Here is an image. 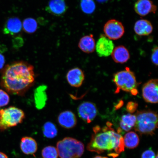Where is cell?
Instances as JSON below:
<instances>
[{
  "label": "cell",
  "mask_w": 158,
  "mask_h": 158,
  "mask_svg": "<svg viewBox=\"0 0 158 158\" xmlns=\"http://www.w3.org/2000/svg\"><path fill=\"white\" fill-rule=\"evenodd\" d=\"M34 67L24 62L7 65L2 71L1 85L10 94L23 96L34 85Z\"/></svg>",
  "instance_id": "obj_1"
},
{
  "label": "cell",
  "mask_w": 158,
  "mask_h": 158,
  "mask_svg": "<svg viewBox=\"0 0 158 158\" xmlns=\"http://www.w3.org/2000/svg\"><path fill=\"white\" fill-rule=\"evenodd\" d=\"M94 131L87 147L88 151L98 154L107 152H109L108 155L113 157L124 151L123 138L114 131L110 123L102 128L96 126Z\"/></svg>",
  "instance_id": "obj_2"
},
{
  "label": "cell",
  "mask_w": 158,
  "mask_h": 158,
  "mask_svg": "<svg viewBox=\"0 0 158 158\" xmlns=\"http://www.w3.org/2000/svg\"><path fill=\"white\" fill-rule=\"evenodd\" d=\"M136 122L134 129L140 134L152 135L157 128L156 112L150 110L138 111L135 114Z\"/></svg>",
  "instance_id": "obj_3"
},
{
  "label": "cell",
  "mask_w": 158,
  "mask_h": 158,
  "mask_svg": "<svg viewBox=\"0 0 158 158\" xmlns=\"http://www.w3.org/2000/svg\"><path fill=\"white\" fill-rule=\"evenodd\" d=\"M56 149L60 158H79L84 151L83 143L71 137H66L57 143Z\"/></svg>",
  "instance_id": "obj_4"
},
{
  "label": "cell",
  "mask_w": 158,
  "mask_h": 158,
  "mask_svg": "<svg viewBox=\"0 0 158 158\" xmlns=\"http://www.w3.org/2000/svg\"><path fill=\"white\" fill-rule=\"evenodd\" d=\"M113 81L116 86V93L120 90L130 92L133 95L138 94V84L134 73L129 68L114 74Z\"/></svg>",
  "instance_id": "obj_5"
},
{
  "label": "cell",
  "mask_w": 158,
  "mask_h": 158,
  "mask_svg": "<svg viewBox=\"0 0 158 158\" xmlns=\"http://www.w3.org/2000/svg\"><path fill=\"white\" fill-rule=\"evenodd\" d=\"M25 117L24 112L15 106L0 110V131L17 126L23 122Z\"/></svg>",
  "instance_id": "obj_6"
},
{
  "label": "cell",
  "mask_w": 158,
  "mask_h": 158,
  "mask_svg": "<svg viewBox=\"0 0 158 158\" xmlns=\"http://www.w3.org/2000/svg\"><path fill=\"white\" fill-rule=\"evenodd\" d=\"M105 35L111 40H116L123 36L125 31L124 26L120 22L112 19L107 22L104 27Z\"/></svg>",
  "instance_id": "obj_7"
},
{
  "label": "cell",
  "mask_w": 158,
  "mask_h": 158,
  "mask_svg": "<svg viewBox=\"0 0 158 158\" xmlns=\"http://www.w3.org/2000/svg\"><path fill=\"white\" fill-rule=\"evenodd\" d=\"M158 84L157 79H152L143 85L142 95L146 102L156 104L158 102Z\"/></svg>",
  "instance_id": "obj_8"
},
{
  "label": "cell",
  "mask_w": 158,
  "mask_h": 158,
  "mask_svg": "<svg viewBox=\"0 0 158 158\" xmlns=\"http://www.w3.org/2000/svg\"><path fill=\"white\" fill-rule=\"evenodd\" d=\"M97 113V109L95 105L91 102H83L78 108L79 117L87 123H90L94 119Z\"/></svg>",
  "instance_id": "obj_9"
},
{
  "label": "cell",
  "mask_w": 158,
  "mask_h": 158,
  "mask_svg": "<svg viewBox=\"0 0 158 158\" xmlns=\"http://www.w3.org/2000/svg\"><path fill=\"white\" fill-rule=\"evenodd\" d=\"M114 48L113 41L104 35H100L96 44L95 49L100 57H106L110 56Z\"/></svg>",
  "instance_id": "obj_10"
},
{
  "label": "cell",
  "mask_w": 158,
  "mask_h": 158,
  "mask_svg": "<svg viewBox=\"0 0 158 158\" xmlns=\"http://www.w3.org/2000/svg\"><path fill=\"white\" fill-rule=\"evenodd\" d=\"M134 9L138 15L144 17L152 13H155L157 7L151 0H138Z\"/></svg>",
  "instance_id": "obj_11"
},
{
  "label": "cell",
  "mask_w": 158,
  "mask_h": 158,
  "mask_svg": "<svg viewBox=\"0 0 158 158\" xmlns=\"http://www.w3.org/2000/svg\"><path fill=\"white\" fill-rule=\"evenodd\" d=\"M67 9L64 0H50L45 8L47 12L57 16L64 15Z\"/></svg>",
  "instance_id": "obj_12"
},
{
  "label": "cell",
  "mask_w": 158,
  "mask_h": 158,
  "mask_svg": "<svg viewBox=\"0 0 158 158\" xmlns=\"http://www.w3.org/2000/svg\"><path fill=\"white\" fill-rule=\"evenodd\" d=\"M85 75L83 71L76 68L71 69L67 73L66 79L68 83L74 87H80L84 82Z\"/></svg>",
  "instance_id": "obj_13"
},
{
  "label": "cell",
  "mask_w": 158,
  "mask_h": 158,
  "mask_svg": "<svg viewBox=\"0 0 158 158\" xmlns=\"http://www.w3.org/2000/svg\"><path fill=\"white\" fill-rule=\"evenodd\" d=\"M58 121L60 125L66 129H71L76 125L77 119L76 115L70 110H66L59 114Z\"/></svg>",
  "instance_id": "obj_14"
},
{
  "label": "cell",
  "mask_w": 158,
  "mask_h": 158,
  "mask_svg": "<svg viewBox=\"0 0 158 158\" xmlns=\"http://www.w3.org/2000/svg\"><path fill=\"white\" fill-rule=\"evenodd\" d=\"M23 25L20 20L16 17L11 18L7 20L3 28L5 35H14L20 32Z\"/></svg>",
  "instance_id": "obj_15"
},
{
  "label": "cell",
  "mask_w": 158,
  "mask_h": 158,
  "mask_svg": "<svg viewBox=\"0 0 158 158\" xmlns=\"http://www.w3.org/2000/svg\"><path fill=\"white\" fill-rule=\"evenodd\" d=\"M134 31L136 34L140 36H145L152 32L153 27L151 23L147 20L139 19L135 23Z\"/></svg>",
  "instance_id": "obj_16"
},
{
  "label": "cell",
  "mask_w": 158,
  "mask_h": 158,
  "mask_svg": "<svg viewBox=\"0 0 158 158\" xmlns=\"http://www.w3.org/2000/svg\"><path fill=\"white\" fill-rule=\"evenodd\" d=\"M22 151L26 155H33L37 149V144L35 140L29 137L22 138L20 143Z\"/></svg>",
  "instance_id": "obj_17"
},
{
  "label": "cell",
  "mask_w": 158,
  "mask_h": 158,
  "mask_svg": "<svg viewBox=\"0 0 158 158\" xmlns=\"http://www.w3.org/2000/svg\"><path fill=\"white\" fill-rule=\"evenodd\" d=\"M111 55L114 62L120 64L127 62L130 57L129 51L123 45H120L114 48Z\"/></svg>",
  "instance_id": "obj_18"
},
{
  "label": "cell",
  "mask_w": 158,
  "mask_h": 158,
  "mask_svg": "<svg viewBox=\"0 0 158 158\" xmlns=\"http://www.w3.org/2000/svg\"><path fill=\"white\" fill-rule=\"evenodd\" d=\"M78 47L85 53L94 52L95 50L96 43L93 35H90L83 37L79 41Z\"/></svg>",
  "instance_id": "obj_19"
},
{
  "label": "cell",
  "mask_w": 158,
  "mask_h": 158,
  "mask_svg": "<svg viewBox=\"0 0 158 158\" xmlns=\"http://www.w3.org/2000/svg\"><path fill=\"white\" fill-rule=\"evenodd\" d=\"M47 87L40 86L35 90L34 98L35 106L39 110L44 107L47 100V95L45 92Z\"/></svg>",
  "instance_id": "obj_20"
},
{
  "label": "cell",
  "mask_w": 158,
  "mask_h": 158,
  "mask_svg": "<svg viewBox=\"0 0 158 158\" xmlns=\"http://www.w3.org/2000/svg\"><path fill=\"white\" fill-rule=\"evenodd\" d=\"M136 122L135 115L127 114L122 116L120 122V131H121V129H122L124 131H129L134 127Z\"/></svg>",
  "instance_id": "obj_21"
},
{
  "label": "cell",
  "mask_w": 158,
  "mask_h": 158,
  "mask_svg": "<svg viewBox=\"0 0 158 158\" xmlns=\"http://www.w3.org/2000/svg\"><path fill=\"white\" fill-rule=\"evenodd\" d=\"M124 145L129 149H134L139 143V139L135 132L130 131L126 134L123 138Z\"/></svg>",
  "instance_id": "obj_22"
},
{
  "label": "cell",
  "mask_w": 158,
  "mask_h": 158,
  "mask_svg": "<svg viewBox=\"0 0 158 158\" xmlns=\"http://www.w3.org/2000/svg\"><path fill=\"white\" fill-rule=\"evenodd\" d=\"M43 133L45 137L49 138H55L58 134L56 126L50 122H46L43 126Z\"/></svg>",
  "instance_id": "obj_23"
},
{
  "label": "cell",
  "mask_w": 158,
  "mask_h": 158,
  "mask_svg": "<svg viewBox=\"0 0 158 158\" xmlns=\"http://www.w3.org/2000/svg\"><path fill=\"white\" fill-rule=\"evenodd\" d=\"M22 25L25 32L29 33L35 32L38 28V24L36 21L31 18L25 19L23 21Z\"/></svg>",
  "instance_id": "obj_24"
},
{
  "label": "cell",
  "mask_w": 158,
  "mask_h": 158,
  "mask_svg": "<svg viewBox=\"0 0 158 158\" xmlns=\"http://www.w3.org/2000/svg\"><path fill=\"white\" fill-rule=\"evenodd\" d=\"M80 7L84 13L91 14L96 9V5L94 0H81Z\"/></svg>",
  "instance_id": "obj_25"
},
{
  "label": "cell",
  "mask_w": 158,
  "mask_h": 158,
  "mask_svg": "<svg viewBox=\"0 0 158 158\" xmlns=\"http://www.w3.org/2000/svg\"><path fill=\"white\" fill-rule=\"evenodd\" d=\"M42 156L43 158H58V154L56 148L48 146L43 149Z\"/></svg>",
  "instance_id": "obj_26"
},
{
  "label": "cell",
  "mask_w": 158,
  "mask_h": 158,
  "mask_svg": "<svg viewBox=\"0 0 158 158\" xmlns=\"http://www.w3.org/2000/svg\"><path fill=\"white\" fill-rule=\"evenodd\" d=\"M10 102L9 96L6 92L0 89V107L7 106Z\"/></svg>",
  "instance_id": "obj_27"
},
{
  "label": "cell",
  "mask_w": 158,
  "mask_h": 158,
  "mask_svg": "<svg viewBox=\"0 0 158 158\" xmlns=\"http://www.w3.org/2000/svg\"><path fill=\"white\" fill-rule=\"evenodd\" d=\"M158 47L157 46L155 47L152 49L151 55V60L153 64L156 66H157L158 65Z\"/></svg>",
  "instance_id": "obj_28"
},
{
  "label": "cell",
  "mask_w": 158,
  "mask_h": 158,
  "mask_svg": "<svg viewBox=\"0 0 158 158\" xmlns=\"http://www.w3.org/2000/svg\"><path fill=\"white\" fill-rule=\"evenodd\" d=\"M155 152L152 149H148L142 154L141 158H155Z\"/></svg>",
  "instance_id": "obj_29"
},
{
  "label": "cell",
  "mask_w": 158,
  "mask_h": 158,
  "mask_svg": "<svg viewBox=\"0 0 158 158\" xmlns=\"http://www.w3.org/2000/svg\"><path fill=\"white\" fill-rule=\"evenodd\" d=\"M137 106V104L134 102H129L127 104V108L128 112H133L135 111Z\"/></svg>",
  "instance_id": "obj_30"
},
{
  "label": "cell",
  "mask_w": 158,
  "mask_h": 158,
  "mask_svg": "<svg viewBox=\"0 0 158 158\" xmlns=\"http://www.w3.org/2000/svg\"><path fill=\"white\" fill-rule=\"evenodd\" d=\"M5 58L3 55L0 53V70L2 69L5 64Z\"/></svg>",
  "instance_id": "obj_31"
},
{
  "label": "cell",
  "mask_w": 158,
  "mask_h": 158,
  "mask_svg": "<svg viewBox=\"0 0 158 158\" xmlns=\"http://www.w3.org/2000/svg\"><path fill=\"white\" fill-rule=\"evenodd\" d=\"M0 158H8L5 153L0 152Z\"/></svg>",
  "instance_id": "obj_32"
},
{
  "label": "cell",
  "mask_w": 158,
  "mask_h": 158,
  "mask_svg": "<svg viewBox=\"0 0 158 158\" xmlns=\"http://www.w3.org/2000/svg\"><path fill=\"white\" fill-rule=\"evenodd\" d=\"M96 1H97L98 2L102 3L106 2H108L109 0H96Z\"/></svg>",
  "instance_id": "obj_33"
},
{
  "label": "cell",
  "mask_w": 158,
  "mask_h": 158,
  "mask_svg": "<svg viewBox=\"0 0 158 158\" xmlns=\"http://www.w3.org/2000/svg\"><path fill=\"white\" fill-rule=\"evenodd\" d=\"M94 158H108L107 157H102L101 156H97L95 157H94Z\"/></svg>",
  "instance_id": "obj_34"
},
{
  "label": "cell",
  "mask_w": 158,
  "mask_h": 158,
  "mask_svg": "<svg viewBox=\"0 0 158 158\" xmlns=\"http://www.w3.org/2000/svg\"><path fill=\"white\" fill-rule=\"evenodd\" d=\"M155 158H158V155H157L156 156Z\"/></svg>",
  "instance_id": "obj_35"
}]
</instances>
